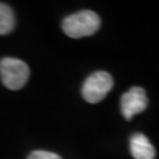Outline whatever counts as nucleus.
Returning <instances> with one entry per match:
<instances>
[{
    "label": "nucleus",
    "mask_w": 159,
    "mask_h": 159,
    "mask_svg": "<svg viewBox=\"0 0 159 159\" xmlns=\"http://www.w3.org/2000/svg\"><path fill=\"white\" fill-rule=\"evenodd\" d=\"M27 159H61L58 154L53 153V152H48V151H33L32 153L29 156Z\"/></svg>",
    "instance_id": "0eeeda50"
},
{
    "label": "nucleus",
    "mask_w": 159,
    "mask_h": 159,
    "mask_svg": "<svg viewBox=\"0 0 159 159\" xmlns=\"http://www.w3.org/2000/svg\"><path fill=\"white\" fill-rule=\"evenodd\" d=\"M130 151L134 159H154L156 150L146 137L134 133L130 139Z\"/></svg>",
    "instance_id": "39448f33"
},
{
    "label": "nucleus",
    "mask_w": 159,
    "mask_h": 159,
    "mask_svg": "<svg viewBox=\"0 0 159 159\" xmlns=\"http://www.w3.org/2000/svg\"><path fill=\"white\" fill-rule=\"evenodd\" d=\"M148 97L142 87H132L120 98L121 113L127 120L143 112L148 106Z\"/></svg>",
    "instance_id": "20e7f679"
},
{
    "label": "nucleus",
    "mask_w": 159,
    "mask_h": 159,
    "mask_svg": "<svg viewBox=\"0 0 159 159\" xmlns=\"http://www.w3.org/2000/svg\"><path fill=\"white\" fill-rule=\"evenodd\" d=\"M112 75L105 71H97L90 77H87L81 89V94L87 102L96 104L102 102L108 92L112 90Z\"/></svg>",
    "instance_id": "7ed1b4c3"
},
{
    "label": "nucleus",
    "mask_w": 159,
    "mask_h": 159,
    "mask_svg": "<svg viewBox=\"0 0 159 159\" xmlns=\"http://www.w3.org/2000/svg\"><path fill=\"white\" fill-rule=\"evenodd\" d=\"M16 26V17L11 7L0 2V35L11 33Z\"/></svg>",
    "instance_id": "423d86ee"
},
{
    "label": "nucleus",
    "mask_w": 159,
    "mask_h": 159,
    "mask_svg": "<svg viewBox=\"0 0 159 159\" xmlns=\"http://www.w3.org/2000/svg\"><path fill=\"white\" fill-rule=\"evenodd\" d=\"M100 26V18L92 11H80L71 14L63 20L64 33L70 38L79 39L94 34Z\"/></svg>",
    "instance_id": "f257e3e1"
},
{
    "label": "nucleus",
    "mask_w": 159,
    "mask_h": 159,
    "mask_svg": "<svg viewBox=\"0 0 159 159\" xmlns=\"http://www.w3.org/2000/svg\"><path fill=\"white\" fill-rule=\"evenodd\" d=\"M30 68L20 59L4 58L0 60V78L10 90H20L29 80Z\"/></svg>",
    "instance_id": "f03ea898"
}]
</instances>
